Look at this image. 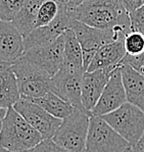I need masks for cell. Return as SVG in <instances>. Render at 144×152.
I'll return each mask as SVG.
<instances>
[{"instance_id":"5","label":"cell","mask_w":144,"mask_h":152,"mask_svg":"<svg viewBox=\"0 0 144 152\" xmlns=\"http://www.w3.org/2000/svg\"><path fill=\"white\" fill-rule=\"evenodd\" d=\"M130 147L101 116H90L85 152H122Z\"/></svg>"},{"instance_id":"7","label":"cell","mask_w":144,"mask_h":152,"mask_svg":"<svg viewBox=\"0 0 144 152\" xmlns=\"http://www.w3.org/2000/svg\"><path fill=\"white\" fill-rule=\"evenodd\" d=\"M69 30L74 32L77 40L79 41L81 48H82L83 67H84L85 72L87 71L96 51L101 46L118 40L120 37L125 36L121 32L91 28L83 23L74 20V18L71 23Z\"/></svg>"},{"instance_id":"32","label":"cell","mask_w":144,"mask_h":152,"mask_svg":"<svg viewBox=\"0 0 144 152\" xmlns=\"http://www.w3.org/2000/svg\"><path fill=\"white\" fill-rule=\"evenodd\" d=\"M55 1H57L58 3H60V4H66L67 3V0H55Z\"/></svg>"},{"instance_id":"12","label":"cell","mask_w":144,"mask_h":152,"mask_svg":"<svg viewBox=\"0 0 144 152\" xmlns=\"http://www.w3.org/2000/svg\"><path fill=\"white\" fill-rule=\"evenodd\" d=\"M126 102V92L123 85L120 66H118L111 72L101 96L91 110L90 116H102L107 114L111 111H115Z\"/></svg>"},{"instance_id":"17","label":"cell","mask_w":144,"mask_h":152,"mask_svg":"<svg viewBox=\"0 0 144 152\" xmlns=\"http://www.w3.org/2000/svg\"><path fill=\"white\" fill-rule=\"evenodd\" d=\"M20 98L18 81L10 64H0V107L7 109Z\"/></svg>"},{"instance_id":"37","label":"cell","mask_w":144,"mask_h":152,"mask_svg":"<svg viewBox=\"0 0 144 152\" xmlns=\"http://www.w3.org/2000/svg\"><path fill=\"white\" fill-rule=\"evenodd\" d=\"M142 148H143V150H144V146H142Z\"/></svg>"},{"instance_id":"4","label":"cell","mask_w":144,"mask_h":152,"mask_svg":"<svg viewBox=\"0 0 144 152\" xmlns=\"http://www.w3.org/2000/svg\"><path fill=\"white\" fill-rule=\"evenodd\" d=\"M101 118L131 146L139 143L144 132V112L140 108L126 102Z\"/></svg>"},{"instance_id":"23","label":"cell","mask_w":144,"mask_h":152,"mask_svg":"<svg viewBox=\"0 0 144 152\" xmlns=\"http://www.w3.org/2000/svg\"><path fill=\"white\" fill-rule=\"evenodd\" d=\"M25 0H0V20L11 22Z\"/></svg>"},{"instance_id":"8","label":"cell","mask_w":144,"mask_h":152,"mask_svg":"<svg viewBox=\"0 0 144 152\" xmlns=\"http://www.w3.org/2000/svg\"><path fill=\"white\" fill-rule=\"evenodd\" d=\"M84 72L85 71L82 69H74L62 64L59 71L50 79L51 92L69 102L74 108L82 111H85L81 97V86Z\"/></svg>"},{"instance_id":"24","label":"cell","mask_w":144,"mask_h":152,"mask_svg":"<svg viewBox=\"0 0 144 152\" xmlns=\"http://www.w3.org/2000/svg\"><path fill=\"white\" fill-rule=\"evenodd\" d=\"M132 31L144 35V4L129 13Z\"/></svg>"},{"instance_id":"20","label":"cell","mask_w":144,"mask_h":152,"mask_svg":"<svg viewBox=\"0 0 144 152\" xmlns=\"http://www.w3.org/2000/svg\"><path fill=\"white\" fill-rule=\"evenodd\" d=\"M64 64L74 69H82L83 67V54L82 48L77 40L75 34L72 30H67L64 33ZM85 71V69H84Z\"/></svg>"},{"instance_id":"1","label":"cell","mask_w":144,"mask_h":152,"mask_svg":"<svg viewBox=\"0 0 144 152\" xmlns=\"http://www.w3.org/2000/svg\"><path fill=\"white\" fill-rule=\"evenodd\" d=\"M68 10L72 18L91 28L121 32L125 36L132 32L129 12L120 0H86Z\"/></svg>"},{"instance_id":"13","label":"cell","mask_w":144,"mask_h":152,"mask_svg":"<svg viewBox=\"0 0 144 152\" xmlns=\"http://www.w3.org/2000/svg\"><path fill=\"white\" fill-rule=\"evenodd\" d=\"M113 69H97L94 72H85L83 75L81 97H82L83 107L89 115H91L90 114L91 110L94 108L98 99L100 98L102 91Z\"/></svg>"},{"instance_id":"21","label":"cell","mask_w":144,"mask_h":152,"mask_svg":"<svg viewBox=\"0 0 144 152\" xmlns=\"http://www.w3.org/2000/svg\"><path fill=\"white\" fill-rule=\"evenodd\" d=\"M60 5L61 4L55 1V0H44L42 4H41L40 8H39L35 29L50 24L56 18L57 13L59 11Z\"/></svg>"},{"instance_id":"35","label":"cell","mask_w":144,"mask_h":152,"mask_svg":"<svg viewBox=\"0 0 144 152\" xmlns=\"http://www.w3.org/2000/svg\"><path fill=\"white\" fill-rule=\"evenodd\" d=\"M140 1H141V3H142V5H143V4H144V0H140Z\"/></svg>"},{"instance_id":"22","label":"cell","mask_w":144,"mask_h":152,"mask_svg":"<svg viewBox=\"0 0 144 152\" xmlns=\"http://www.w3.org/2000/svg\"><path fill=\"white\" fill-rule=\"evenodd\" d=\"M124 46L126 54L137 56L144 52V35L139 32L132 31L125 36Z\"/></svg>"},{"instance_id":"28","label":"cell","mask_w":144,"mask_h":152,"mask_svg":"<svg viewBox=\"0 0 144 152\" xmlns=\"http://www.w3.org/2000/svg\"><path fill=\"white\" fill-rule=\"evenodd\" d=\"M130 152H144V150L140 144H136L130 147Z\"/></svg>"},{"instance_id":"6","label":"cell","mask_w":144,"mask_h":152,"mask_svg":"<svg viewBox=\"0 0 144 152\" xmlns=\"http://www.w3.org/2000/svg\"><path fill=\"white\" fill-rule=\"evenodd\" d=\"M10 67L17 78L20 98L31 100L42 97L51 91L50 77L20 57L10 64Z\"/></svg>"},{"instance_id":"11","label":"cell","mask_w":144,"mask_h":152,"mask_svg":"<svg viewBox=\"0 0 144 152\" xmlns=\"http://www.w3.org/2000/svg\"><path fill=\"white\" fill-rule=\"evenodd\" d=\"M73 20L66 5L61 4L56 18L50 24L34 29L24 38L25 50L34 47H41L53 43L67 30H69Z\"/></svg>"},{"instance_id":"26","label":"cell","mask_w":144,"mask_h":152,"mask_svg":"<svg viewBox=\"0 0 144 152\" xmlns=\"http://www.w3.org/2000/svg\"><path fill=\"white\" fill-rule=\"evenodd\" d=\"M122 2V4L124 5L125 9L128 11V12H132L135 9H137L138 7H140L142 5L140 0H120Z\"/></svg>"},{"instance_id":"27","label":"cell","mask_w":144,"mask_h":152,"mask_svg":"<svg viewBox=\"0 0 144 152\" xmlns=\"http://www.w3.org/2000/svg\"><path fill=\"white\" fill-rule=\"evenodd\" d=\"M85 1L86 0H67V3L64 4V5H66L68 8H75Z\"/></svg>"},{"instance_id":"15","label":"cell","mask_w":144,"mask_h":152,"mask_svg":"<svg viewBox=\"0 0 144 152\" xmlns=\"http://www.w3.org/2000/svg\"><path fill=\"white\" fill-rule=\"evenodd\" d=\"M125 36L120 37L118 40L101 46L96 51L86 72H94L97 69H115L120 66V62L126 55L124 46Z\"/></svg>"},{"instance_id":"30","label":"cell","mask_w":144,"mask_h":152,"mask_svg":"<svg viewBox=\"0 0 144 152\" xmlns=\"http://www.w3.org/2000/svg\"><path fill=\"white\" fill-rule=\"evenodd\" d=\"M138 144H140L141 146H144V132H143V135H142V137H141V139H140V141H139Z\"/></svg>"},{"instance_id":"25","label":"cell","mask_w":144,"mask_h":152,"mask_svg":"<svg viewBox=\"0 0 144 152\" xmlns=\"http://www.w3.org/2000/svg\"><path fill=\"white\" fill-rule=\"evenodd\" d=\"M31 152H69L64 148L60 147L52 139L42 140L37 146L31 149Z\"/></svg>"},{"instance_id":"29","label":"cell","mask_w":144,"mask_h":152,"mask_svg":"<svg viewBox=\"0 0 144 152\" xmlns=\"http://www.w3.org/2000/svg\"><path fill=\"white\" fill-rule=\"evenodd\" d=\"M6 110H7V109L1 108V107H0V131H1V128H2L3 118H4V116H5V114H6Z\"/></svg>"},{"instance_id":"3","label":"cell","mask_w":144,"mask_h":152,"mask_svg":"<svg viewBox=\"0 0 144 152\" xmlns=\"http://www.w3.org/2000/svg\"><path fill=\"white\" fill-rule=\"evenodd\" d=\"M89 120L88 113L74 108L72 113L61 121L51 139L69 152H85Z\"/></svg>"},{"instance_id":"18","label":"cell","mask_w":144,"mask_h":152,"mask_svg":"<svg viewBox=\"0 0 144 152\" xmlns=\"http://www.w3.org/2000/svg\"><path fill=\"white\" fill-rule=\"evenodd\" d=\"M43 1L44 0H25L22 7L11 20L23 38L28 36L35 29L39 8Z\"/></svg>"},{"instance_id":"31","label":"cell","mask_w":144,"mask_h":152,"mask_svg":"<svg viewBox=\"0 0 144 152\" xmlns=\"http://www.w3.org/2000/svg\"><path fill=\"white\" fill-rule=\"evenodd\" d=\"M137 72H140V74L144 77V65H143L142 67H140V69H139V71H137Z\"/></svg>"},{"instance_id":"2","label":"cell","mask_w":144,"mask_h":152,"mask_svg":"<svg viewBox=\"0 0 144 152\" xmlns=\"http://www.w3.org/2000/svg\"><path fill=\"white\" fill-rule=\"evenodd\" d=\"M42 140L41 135L12 106L7 108L0 131V145L5 150L29 151Z\"/></svg>"},{"instance_id":"19","label":"cell","mask_w":144,"mask_h":152,"mask_svg":"<svg viewBox=\"0 0 144 152\" xmlns=\"http://www.w3.org/2000/svg\"><path fill=\"white\" fill-rule=\"evenodd\" d=\"M30 101L39 105L40 107H42L44 110L47 111L48 113H50L54 118H59V120L66 118L74 110V107L69 102L61 99L51 91L42 97L34 98V99H31Z\"/></svg>"},{"instance_id":"33","label":"cell","mask_w":144,"mask_h":152,"mask_svg":"<svg viewBox=\"0 0 144 152\" xmlns=\"http://www.w3.org/2000/svg\"><path fill=\"white\" fill-rule=\"evenodd\" d=\"M0 152H8V151L5 150V149H4L3 147L1 146V145H0Z\"/></svg>"},{"instance_id":"36","label":"cell","mask_w":144,"mask_h":152,"mask_svg":"<svg viewBox=\"0 0 144 152\" xmlns=\"http://www.w3.org/2000/svg\"><path fill=\"white\" fill-rule=\"evenodd\" d=\"M24 152H31V150H29V151H24Z\"/></svg>"},{"instance_id":"10","label":"cell","mask_w":144,"mask_h":152,"mask_svg":"<svg viewBox=\"0 0 144 152\" xmlns=\"http://www.w3.org/2000/svg\"><path fill=\"white\" fill-rule=\"evenodd\" d=\"M12 107L41 135L43 140L51 139L61 124L62 120L54 118L30 100L20 98Z\"/></svg>"},{"instance_id":"14","label":"cell","mask_w":144,"mask_h":152,"mask_svg":"<svg viewBox=\"0 0 144 152\" xmlns=\"http://www.w3.org/2000/svg\"><path fill=\"white\" fill-rule=\"evenodd\" d=\"M24 51V38L15 25L0 20V64H13Z\"/></svg>"},{"instance_id":"34","label":"cell","mask_w":144,"mask_h":152,"mask_svg":"<svg viewBox=\"0 0 144 152\" xmlns=\"http://www.w3.org/2000/svg\"><path fill=\"white\" fill-rule=\"evenodd\" d=\"M122 152H130V148H128V149H126V150H124V151H122Z\"/></svg>"},{"instance_id":"16","label":"cell","mask_w":144,"mask_h":152,"mask_svg":"<svg viewBox=\"0 0 144 152\" xmlns=\"http://www.w3.org/2000/svg\"><path fill=\"white\" fill-rule=\"evenodd\" d=\"M127 102L144 112V77L128 64H120Z\"/></svg>"},{"instance_id":"9","label":"cell","mask_w":144,"mask_h":152,"mask_svg":"<svg viewBox=\"0 0 144 152\" xmlns=\"http://www.w3.org/2000/svg\"><path fill=\"white\" fill-rule=\"evenodd\" d=\"M64 37L62 34L53 43L25 50L20 58L51 78L59 71L64 64Z\"/></svg>"}]
</instances>
